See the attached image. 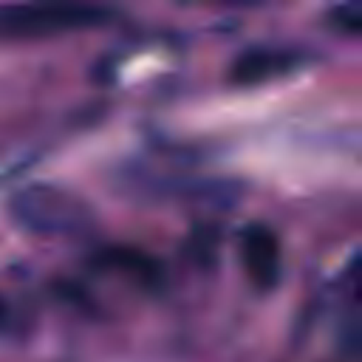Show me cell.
Instances as JSON below:
<instances>
[{
  "label": "cell",
  "mask_w": 362,
  "mask_h": 362,
  "mask_svg": "<svg viewBox=\"0 0 362 362\" xmlns=\"http://www.w3.org/2000/svg\"><path fill=\"white\" fill-rule=\"evenodd\" d=\"M331 23L345 34H359V28H362V0H339L331 11Z\"/></svg>",
  "instance_id": "8992f818"
},
{
  "label": "cell",
  "mask_w": 362,
  "mask_h": 362,
  "mask_svg": "<svg viewBox=\"0 0 362 362\" xmlns=\"http://www.w3.org/2000/svg\"><path fill=\"white\" fill-rule=\"evenodd\" d=\"M3 317H6V305H3V297H0V322H3Z\"/></svg>",
  "instance_id": "ba28073f"
},
{
  "label": "cell",
  "mask_w": 362,
  "mask_h": 362,
  "mask_svg": "<svg viewBox=\"0 0 362 362\" xmlns=\"http://www.w3.org/2000/svg\"><path fill=\"white\" fill-rule=\"evenodd\" d=\"M308 62V54L300 48H286V45H257L243 51L232 65H229V79L232 85H266L283 76H291Z\"/></svg>",
  "instance_id": "3957f363"
},
{
  "label": "cell",
  "mask_w": 362,
  "mask_h": 362,
  "mask_svg": "<svg viewBox=\"0 0 362 362\" xmlns=\"http://www.w3.org/2000/svg\"><path fill=\"white\" fill-rule=\"evenodd\" d=\"M215 3H263V0H215Z\"/></svg>",
  "instance_id": "52a82bcc"
},
{
  "label": "cell",
  "mask_w": 362,
  "mask_h": 362,
  "mask_svg": "<svg viewBox=\"0 0 362 362\" xmlns=\"http://www.w3.org/2000/svg\"><path fill=\"white\" fill-rule=\"evenodd\" d=\"M102 266H107L110 272H122L127 277H133L141 286H156L158 283V266L153 257L136 252V249H107L102 255Z\"/></svg>",
  "instance_id": "5b68a950"
},
{
  "label": "cell",
  "mask_w": 362,
  "mask_h": 362,
  "mask_svg": "<svg viewBox=\"0 0 362 362\" xmlns=\"http://www.w3.org/2000/svg\"><path fill=\"white\" fill-rule=\"evenodd\" d=\"M11 221L40 238H76L93 223L90 206L59 184H28L8 201Z\"/></svg>",
  "instance_id": "7a4b0ae2"
},
{
  "label": "cell",
  "mask_w": 362,
  "mask_h": 362,
  "mask_svg": "<svg viewBox=\"0 0 362 362\" xmlns=\"http://www.w3.org/2000/svg\"><path fill=\"white\" fill-rule=\"evenodd\" d=\"M238 257L249 283L260 291H269L280 283L283 252L277 235L266 223H249L238 238Z\"/></svg>",
  "instance_id": "277c9868"
},
{
  "label": "cell",
  "mask_w": 362,
  "mask_h": 362,
  "mask_svg": "<svg viewBox=\"0 0 362 362\" xmlns=\"http://www.w3.org/2000/svg\"><path fill=\"white\" fill-rule=\"evenodd\" d=\"M113 17L105 0H8L0 3V40L31 42L99 28Z\"/></svg>",
  "instance_id": "6da1fadb"
}]
</instances>
